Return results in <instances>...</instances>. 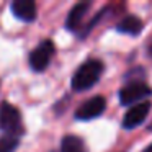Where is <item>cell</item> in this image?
<instances>
[{
    "instance_id": "1",
    "label": "cell",
    "mask_w": 152,
    "mask_h": 152,
    "mask_svg": "<svg viewBox=\"0 0 152 152\" xmlns=\"http://www.w3.org/2000/svg\"><path fill=\"white\" fill-rule=\"evenodd\" d=\"M103 62L102 61H87L83 62L79 69L75 70L72 77V88L75 92H83V90H88L95 85L96 82L100 80L103 74Z\"/></svg>"
},
{
    "instance_id": "2",
    "label": "cell",
    "mask_w": 152,
    "mask_h": 152,
    "mask_svg": "<svg viewBox=\"0 0 152 152\" xmlns=\"http://www.w3.org/2000/svg\"><path fill=\"white\" fill-rule=\"evenodd\" d=\"M0 129L5 131V134L18 136V137L23 131L20 111L17 106H13L8 102H4L0 105Z\"/></svg>"
},
{
    "instance_id": "3",
    "label": "cell",
    "mask_w": 152,
    "mask_h": 152,
    "mask_svg": "<svg viewBox=\"0 0 152 152\" xmlns=\"http://www.w3.org/2000/svg\"><path fill=\"white\" fill-rule=\"evenodd\" d=\"M152 93V88L144 82H131L119 90V102L123 105H139Z\"/></svg>"
},
{
    "instance_id": "4",
    "label": "cell",
    "mask_w": 152,
    "mask_h": 152,
    "mask_svg": "<svg viewBox=\"0 0 152 152\" xmlns=\"http://www.w3.org/2000/svg\"><path fill=\"white\" fill-rule=\"evenodd\" d=\"M54 51H56V48H54L53 41H49V39H46V41H43L41 44H38L30 54V66H31V69L36 70V72L44 70L48 66H49L51 59H53V56H54Z\"/></svg>"
},
{
    "instance_id": "5",
    "label": "cell",
    "mask_w": 152,
    "mask_h": 152,
    "mask_svg": "<svg viewBox=\"0 0 152 152\" xmlns=\"http://www.w3.org/2000/svg\"><path fill=\"white\" fill-rule=\"evenodd\" d=\"M106 108V102L103 96H93V98L87 100L82 106L75 111V118L82 119V121H88V119L98 118Z\"/></svg>"
},
{
    "instance_id": "6",
    "label": "cell",
    "mask_w": 152,
    "mask_h": 152,
    "mask_svg": "<svg viewBox=\"0 0 152 152\" xmlns=\"http://www.w3.org/2000/svg\"><path fill=\"white\" fill-rule=\"evenodd\" d=\"M149 111H151V103L142 102L139 105H134L126 111L124 118H123V128L124 129H134L139 124L144 123V119L147 118Z\"/></svg>"
},
{
    "instance_id": "7",
    "label": "cell",
    "mask_w": 152,
    "mask_h": 152,
    "mask_svg": "<svg viewBox=\"0 0 152 152\" xmlns=\"http://www.w3.org/2000/svg\"><path fill=\"white\" fill-rule=\"evenodd\" d=\"M12 12L18 20L23 21H33L36 18V4L31 0H15L12 4Z\"/></svg>"
},
{
    "instance_id": "8",
    "label": "cell",
    "mask_w": 152,
    "mask_h": 152,
    "mask_svg": "<svg viewBox=\"0 0 152 152\" xmlns=\"http://www.w3.org/2000/svg\"><path fill=\"white\" fill-rule=\"evenodd\" d=\"M88 7H90V4H77L75 7L69 12V17H67V21H66L67 30L75 31L77 28L80 26L82 18H83V15H85V12L88 10Z\"/></svg>"
},
{
    "instance_id": "9",
    "label": "cell",
    "mask_w": 152,
    "mask_h": 152,
    "mask_svg": "<svg viewBox=\"0 0 152 152\" xmlns=\"http://www.w3.org/2000/svg\"><path fill=\"white\" fill-rule=\"evenodd\" d=\"M118 31L126 34H139L142 31V21L137 17H124L118 25Z\"/></svg>"
},
{
    "instance_id": "10",
    "label": "cell",
    "mask_w": 152,
    "mask_h": 152,
    "mask_svg": "<svg viewBox=\"0 0 152 152\" xmlns=\"http://www.w3.org/2000/svg\"><path fill=\"white\" fill-rule=\"evenodd\" d=\"M61 152H87V147L80 137L66 136L61 142Z\"/></svg>"
},
{
    "instance_id": "11",
    "label": "cell",
    "mask_w": 152,
    "mask_h": 152,
    "mask_svg": "<svg viewBox=\"0 0 152 152\" xmlns=\"http://www.w3.org/2000/svg\"><path fill=\"white\" fill-rule=\"evenodd\" d=\"M18 136L4 134L0 137V152H15V149L18 147Z\"/></svg>"
},
{
    "instance_id": "12",
    "label": "cell",
    "mask_w": 152,
    "mask_h": 152,
    "mask_svg": "<svg viewBox=\"0 0 152 152\" xmlns=\"http://www.w3.org/2000/svg\"><path fill=\"white\" fill-rule=\"evenodd\" d=\"M149 54L152 56V43H151V46H149Z\"/></svg>"
},
{
    "instance_id": "13",
    "label": "cell",
    "mask_w": 152,
    "mask_h": 152,
    "mask_svg": "<svg viewBox=\"0 0 152 152\" xmlns=\"http://www.w3.org/2000/svg\"><path fill=\"white\" fill-rule=\"evenodd\" d=\"M149 129H152V124H151V126H149Z\"/></svg>"
}]
</instances>
